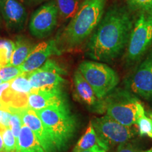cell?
I'll return each instance as SVG.
<instances>
[{
  "instance_id": "6da1fadb",
  "label": "cell",
  "mask_w": 152,
  "mask_h": 152,
  "mask_svg": "<svg viewBox=\"0 0 152 152\" xmlns=\"http://www.w3.org/2000/svg\"><path fill=\"white\" fill-rule=\"evenodd\" d=\"M133 26L126 8L118 6L110 8L89 39L87 55L99 61L116 58L128 46Z\"/></svg>"
},
{
  "instance_id": "7a4b0ae2",
  "label": "cell",
  "mask_w": 152,
  "mask_h": 152,
  "mask_svg": "<svg viewBox=\"0 0 152 152\" xmlns=\"http://www.w3.org/2000/svg\"><path fill=\"white\" fill-rule=\"evenodd\" d=\"M106 0H83L75 16L55 39L61 53L79 47L92 35L104 14Z\"/></svg>"
},
{
  "instance_id": "3957f363",
  "label": "cell",
  "mask_w": 152,
  "mask_h": 152,
  "mask_svg": "<svg viewBox=\"0 0 152 152\" xmlns=\"http://www.w3.org/2000/svg\"><path fill=\"white\" fill-rule=\"evenodd\" d=\"M35 112L50 134L58 151L66 148L76 130L75 118L68 103Z\"/></svg>"
},
{
  "instance_id": "277c9868",
  "label": "cell",
  "mask_w": 152,
  "mask_h": 152,
  "mask_svg": "<svg viewBox=\"0 0 152 152\" xmlns=\"http://www.w3.org/2000/svg\"><path fill=\"white\" fill-rule=\"evenodd\" d=\"M140 100L129 91L114 90L100 101L99 112L106 111L107 115L127 126L135 124Z\"/></svg>"
},
{
  "instance_id": "5b68a950",
  "label": "cell",
  "mask_w": 152,
  "mask_h": 152,
  "mask_svg": "<svg viewBox=\"0 0 152 152\" xmlns=\"http://www.w3.org/2000/svg\"><path fill=\"white\" fill-rule=\"evenodd\" d=\"M78 71L99 100L115 90L119 83L116 72L104 63L85 61L80 64Z\"/></svg>"
},
{
  "instance_id": "8992f818",
  "label": "cell",
  "mask_w": 152,
  "mask_h": 152,
  "mask_svg": "<svg viewBox=\"0 0 152 152\" xmlns=\"http://www.w3.org/2000/svg\"><path fill=\"white\" fill-rule=\"evenodd\" d=\"M152 46V14L140 13L133 26L125 58L129 64L137 61Z\"/></svg>"
},
{
  "instance_id": "52a82bcc",
  "label": "cell",
  "mask_w": 152,
  "mask_h": 152,
  "mask_svg": "<svg viewBox=\"0 0 152 152\" xmlns=\"http://www.w3.org/2000/svg\"><path fill=\"white\" fill-rule=\"evenodd\" d=\"M65 70L54 59L48 60L42 66L28 73L32 92H56L64 91Z\"/></svg>"
},
{
  "instance_id": "ba28073f",
  "label": "cell",
  "mask_w": 152,
  "mask_h": 152,
  "mask_svg": "<svg viewBox=\"0 0 152 152\" xmlns=\"http://www.w3.org/2000/svg\"><path fill=\"white\" fill-rule=\"evenodd\" d=\"M99 137L108 147L128 142L137 134L132 126H127L106 115L91 121Z\"/></svg>"
},
{
  "instance_id": "9c48e42d",
  "label": "cell",
  "mask_w": 152,
  "mask_h": 152,
  "mask_svg": "<svg viewBox=\"0 0 152 152\" xmlns=\"http://www.w3.org/2000/svg\"><path fill=\"white\" fill-rule=\"evenodd\" d=\"M58 10L56 1H47L40 6L32 15L29 23L30 33L38 39L52 34L58 23Z\"/></svg>"
},
{
  "instance_id": "30bf717a",
  "label": "cell",
  "mask_w": 152,
  "mask_h": 152,
  "mask_svg": "<svg viewBox=\"0 0 152 152\" xmlns=\"http://www.w3.org/2000/svg\"><path fill=\"white\" fill-rule=\"evenodd\" d=\"M130 90L144 99H152V49L129 80Z\"/></svg>"
},
{
  "instance_id": "8fae6325",
  "label": "cell",
  "mask_w": 152,
  "mask_h": 152,
  "mask_svg": "<svg viewBox=\"0 0 152 152\" xmlns=\"http://www.w3.org/2000/svg\"><path fill=\"white\" fill-rule=\"evenodd\" d=\"M16 109L20 114L23 125H26L33 131L45 151L58 152L54 140L36 112L28 107Z\"/></svg>"
},
{
  "instance_id": "7c38bea8",
  "label": "cell",
  "mask_w": 152,
  "mask_h": 152,
  "mask_svg": "<svg viewBox=\"0 0 152 152\" xmlns=\"http://www.w3.org/2000/svg\"><path fill=\"white\" fill-rule=\"evenodd\" d=\"M60 54L55 39L42 42L33 47L20 67L23 73H30L42 66L51 56Z\"/></svg>"
},
{
  "instance_id": "4fadbf2b",
  "label": "cell",
  "mask_w": 152,
  "mask_h": 152,
  "mask_svg": "<svg viewBox=\"0 0 152 152\" xmlns=\"http://www.w3.org/2000/svg\"><path fill=\"white\" fill-rule=\"evenodd\" d=\"M0 11L6 26L11 31H20L24 28L27 13L17 0H0Z\"/></svg>"
},
{
  "instance_id": "5bb4252c",
  "label": "cell",
  "mask_w": 152,
  "mask_h": 152,
  "mask_svg": "<svg viewBox=\"0 0 152 152\" xmlns=\"http://www.w3.org/2000/svg\"><path fill=\"white\" fill-rule=\"evenodd\" d=\"M67 103L66 96L64 91L56 92L38 91L32 92L28 94L27 107L36 111Z\"/></svg>"
},
{
  "instance_id": "9a60e30c",
  "label": "cell",
  "mask_w": 152,
  "mask_h": 152,
  "mask_svg": "<svg viewBox=\"0 0 152 152\" xmlns=\"http://www.w3.org/2000/svg\"><path fill=\"white\" fill-rule=\"evenodd\" d=\"M73 85L75 96L79 102L91 110L99 112L101 100L98 99L92 87L84 78L78 69L74 73Z\"/></svg>"
},
{
  "instance_id": "2e32d148",
  "label": "cell",
  "mask_w": 152,
  "mask_h": 152,
  "mask_svg": "<svg viewBox=\"0 0 152 152\" xmlns=\"http://www.w3.org/2000/svg\"><path fill=\"white\" fill-rule=\"evenodd\" d=\"M15 152H46L30 129L23 125L16 140Z\"/></svg>"
},
{
  "instance_id": "e0dca14e",
  "label": "cell",
  "mask_w": 152,
  "mask_h": 152,
  "mask_svg": "<svg viewBox=\"0 0 152 152\" xmlns=\"http://www.w3.org/2000/svg\"><path fill=\"white\" fill-rule=\"evenodd\" d=\"M96 147L102 148L106 151H108L109 148L99 137L90 121L86 131L77 142L72 152H82Z\"/></svg>"
},
{
  "instance_id": "ac0fdd59",
  "label": "cell",
  "mask_w": 152,
  "mask_h": 152,
  "mask_svg": "<svg viewBox=\"0 0 152 152\" xmlns=\"http://www.w3.org/2000/svg\"><path fill=\"white\" fill-rule=\"evenodd\" d=\"M15 47L9 65L20 66L23 64L35 45L23 35L17 36L15 41Z\"/></svg>"
},
{
  "instance_id": "d6986e66",
  "label": "cell",
  "mask_w": 152,
  "mask_h": 152,
  "mask_svg": "<svg viewBox=\"0 0 152 152\" xmlns=\"http://www.w3.org/2000/svg\"><path fill=\"white\" fill-rule=\"evenodd\" d=\"M135 124L140 136H147L152 140V120L146 115L141 102L138 104L136 113Z\"/></svg>"
},
{
  "instance_id": "ffe728a7",
  "label": "cell",
  "mask_w": 152,
  "mask_h": 152,
  "mask_svg": "<svg viewBox=\"0 0 152 152\" xmlns=\"http://www.w3.org/2000/svg\"><path fill=\"white\" fill-rule=\"evenodd\" d=\"M58 15L64 19L70 20L75 16L80 4L78 0H56Z\"/></svg>"
},
{
  "instance_id": "44dd1931",
  "label": "cell",
  "mask_w": 152,
  "mask_h": 152,
  "mask_svg": "<svg viewBox=\"0 0 152 152\" xmlns=\"http://www.w3.org/2000/svg\"><path fill=\"white\" fill-rule=\"evenodd\" d=\"M9 90L16 94L28 95L32 92V87L28 73H23L10 81Z\"/></svg>"
},
{
  "instance_id": "7402d4cb",
  "label": "cell",
  "mask_w": 152,
  "mask_h": 152,
  "mask_svg": "<svg viewBox=\"0 0 152 152\" xmlns=\"http://www.w3.org/2000/svg\"><path fill=\"white\" fill-rule=\"evenodd\" d=\"M14 47V42L7 39H0V68L9 65Z\"/></svg>"
},
{
  "instance_id": "603a6c76",
  "label": "cell",
  "mask_w": 152,
  "mask_h": 152,
  "mask_svg": "<svg viewBox=\"0 0 152 152\" xmlns=\"http://www.w3.org/2000/svg\"><path fill=\"white\" fill-rule=\"evenodd\" d=\"M0 132L2 136L4 142L3 152H15L16 148V140L10 128L0 127Z\"/></svg>"
},
{
  "instance_id": "cb8c5ba5",
  "label": "cell",
  "mask_w": 152,
  "mask_h": 152,
  "mask_svg": "<svg viewBox=\"0 0 152 152\" xmlns=\"http://www.w3.org/2000/svg\"><path fill=\"white\" fill-rule=\"evenodd\" d=\"M23 73L20 66L7 65L0 68V77L3 83L10 82Z\"/></svg>"
},
{
  "instance_id": "d4e9b609",
  "label": "cell",
  "mask_w": 152,
  "mask_h": 152,
  "mask_svg": "<svg viewBox=\"0 0 152 152\" xmlns=\"http://www.w3.org/2000/svg\"><path fill=\"white\" fill-rule=\"evenodd\" d=\"M7 109H8L11 113V117L10 119V123H9V128H10L11 132L14 134L16 140H17L18 137L20 133V128H21L23 121L20 117V114L15 108L12 107H7Z\"/></svg>"
},
{
  "instance_id": "484cf974",
  "label": "cell",
  "mask_w": 152,
  "mask_h": 152,
  "mask_svg": "<svg viewBox=\"0 0 152 152\" xmlns=\"http://www.w3.org/2000/svg\"><path fill=\"white\" fill-rule=\"evenodd\" d=\"M128 3L131 10L152 14V0H128Z\"/></svg>"
},
{
  "instance_id": "4316f807",
  "label": "cell",
  "mask_w": 152,
  "mask_h": 152,
  "mask_svg": "<svg viewBox=\"0 0 152 152\" xmlns=\"http://www.w3.org/2000/svg\"><path fill=\"white\" fill-rule=\"evenodd\" d=\"M117 152H152V147L148 149H140L128 142L119 144Z\"/></svg>"
},
{
  "instance_id": "83f0119b",
  "label": "cell",
  "mask_w": 152,
  "mask_h": 152,
  "mask_svg": "<svg viewBox=\"0 0 152 152\" xmlns=\"http://www.w3.org/2000/svg\"><path fill=\"white\" fill-rule=\"evenodd\" d=\"M11 113L8 109H0V127L9 128Z\"/></svg>"
},
{
  "instance_id": "f1b7e54d",
  "label": "cell",
  "mask_w": 152,
  "mask_h": 152,
  "mask_svg": "<svg viewBox=\"0 0 152 152\" xmlns=\"http://www.w3.org/2000/svg\"><path fill=\"white\" fill-rule=\"evenodd\" d=\"M19 1L28 6H35L45 2L47 0H19Z\"/></svg>"
},
{
  "instance_id": "f546056e",
  "label": "cell",
  "mask_w": 152,
  "mask_h": 152,
  "mask_svg": "<svg viewBox=\"0 0 152 152\" xmlns=\"http://www.w3.org/2000/svg\"><path fill=\"white\" fill-rule=\"evenodd\" d=\"M9 86H10V82H5L0 84V97L3 96L6 91L9 88Z\"/></svg>"
},
{
  "instance_id": "4dcf8cb0",
  "label": "cell",
  "mask_w": 152,
  "mask_h": 152,
  "mask_svg": "<svg viewBox=\"0 0 152 152\" xmlns=\"http://www.w3.org/2000/svg\"><path fill=\"white\" fill-rule=\"evenodd\" d=\"M82 152H107V151H106V150L104 149H102V148L96 147V148H93L92 149L87 150V151H84Z\"/></svg>"
},
{
  "instance_id": "1f68e13d",
  "label": "cell",
  "mask_w": 152,
  "mask_h": 152,
  "mask_svg": "<svg viewBox=\"0 0 152 152\" xmlns=\"http://www.w3.org/2000/svg\"><path fill=\"white\" fill-rule=\"evenodd\" d=\"M4 151V142L2 136H1V132H0V152H3Z\"/></svg>"
},
{
  "instance_id": "d6a6232c",
  "label": "cell",
  "mask_w": 152,
  "mask_h": 152,
  "mask_svg": "<svg viewBox=\"0 0 152 152\" xmlns=\"http://www.w3.org/2000/svg\"><path fill=\"white\" fill-rule=\"evenodd\" d=\"M6 109V106H5L3 100L1 99V97H0V109Z\"/></svg>"
},
{
  "instance_id": "836d02e7",
  "label": "cell",
  "mask_w": 152,
  "mask_h": 152,
  "mask_svg": "<svg viewBox=\"0 0 152 152\" xmlns=\"http://www.w3.org/2000/svg\"><path fill=\"white\" fill-rule=\"evenodd\" d=\"M149 117L152 120V112H151V113H149Z\"/></svg>"
},
{
  "instance_id": "e575fe53",
  "label": "cell",
  "mask_w": 152,
  "mask_h": 152,
  "mask_svg": "<svg viewBox=\"0 0 152 152\" xmlns=\"http://www.w3.org/2000/svg\"><path fill=\"white\" fill-rule=\"evenodd\" d=\"M1 83H3V81H2V80H1V77H0V84H1Z\"/></svg>"
}]
</instances>
